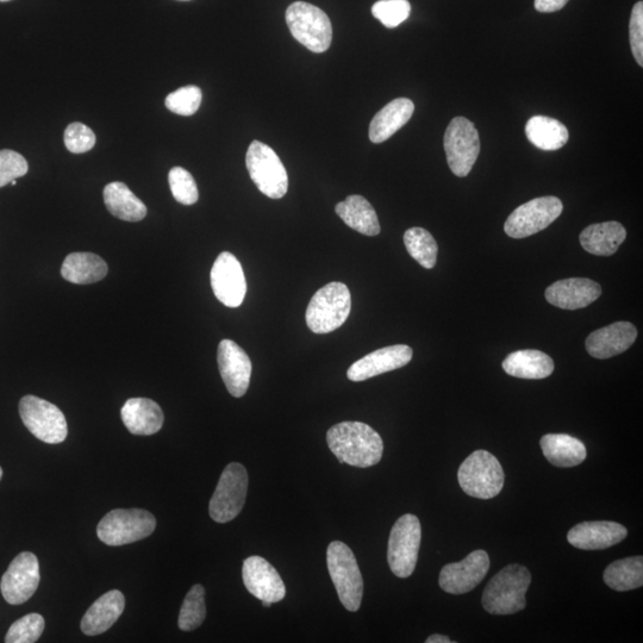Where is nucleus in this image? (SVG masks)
I'll return each instance as SVG.
<instances>
[{
	"label": "nucleus",
	"instance_id": "nucleus-1",
	"mask_svg": "<svg viewBox=\"0 0 643 643\" xmlns=\"http://www.w3.org/2000/svg\"><path fill=\"white\" fill-rule=\"evenodd\" d=\"M327 442L341 464L367 468L380 463L384 442L376 430L362 422H341L327 433Z\"/></svg>",
	"mask_w": 643,
	"mask_h": 643
},
{
	"label": "nucleus",
	"instance_id": "nucleus-2",
	"mask_svg": "<svg viewBox=\"0 0 643 643\" xmlns=\"http://www.w3.org/2000/svg\"><path fill=\"white\" fill-rule=\"evenodd\" d=\"M532 583L527 567L511 564L486 585L482 603L491 615H513L527 607L526 595Z\"/></svg>",
	"mask_w": 643,
	"mask_h": 643
},
{
	"label": "nucleus",
	"instance_id": "nucleus-3",
	"mask_svg": "<svg viewBox=\"0 0 643 643\" xmlns=\"http://www.w3.org/2000/svg\"><path fill=\"white\" fill-rule=\"evenodd\" d=\"M352 310V296L342 283H329L311 298L305 321L312 333L328 334L339 329Z\"/></svg>",
	"mask_w": 643,
	"mask_h": 643
},
{
	"label": "nucleus",
	"instance_id": "nucleus-4",
	"mask_svg": "<svg viewBox=\"0 0 643 643\" xmlns=\"http://www.w3.org/2000/svg\"><path fill=\"white\" fill-rule=\"evenodd\" d=\"M327 565L343 607L355 613L360 609L364 595V580L357 558L346 543L334 541L328 547Z\"/></svg>",
	"mask_w": 643,
	"mask_h": 643
},
{
	"label": "nucleus",
	"instance_id": "nucleus-5",
	"mask_svg": "<svg viewBox=\"0 0 643 643\" xmlns=\"http://www.w3.org/2000/svg\"><path fill=\"white\" fill-rule=\"evenodd\" d=\"M286 23L292 36L312 53L327 52L332 45V22L326 12L315 5L291 4L286 10Z\"/></svg>",
	"mask_w": 643,
	"mask_h": 643
},
{
	"label": "nucleus",
	"instance_id": "nucleus-6",
	"mask_svg": "<svg viewBox=\"0 0 643 643\" xmlns=\"http://www.w3.org/2000/svg\"><path fill=\"white\" fill-rule=\"evenodd\" d=\"M458 479L467 496L491 499L503 489L504 471L495 455L488 451H476L461 464Z\"/></svg>",
	"mask_w": 643,
	"mask_h": 643
},
{
	"label": "nucleus",
	"instance_id": "nucleus-7",
	"mask_svg": "<svg viewBox=\"0 0 643 643\" xmlns=\"http://www.w3.org/2000/svg\"><path fill=\"white\" fill-rule=\"evenodd\" d=\"M156 520L142 509H116L99 522L97 535L105 545L124 546L148 538L154 533Z\"/></svg>",
	"mask_w": 643,
	"mask_h": 643
},
{
	"label": "nucleus",
	"instance_id": "nucleus-8",
	"mask_svg": "<svg viewBox=\"0 0 643 643\" xmlns=\"http://www.w3.org/2000/svg\"><path fill=\"white\" fill-rule=\"evenodd\" d=\"M246 165L253 183L272 199L283 198L289 190V177L282 160L270 146L253 141L248 148Z\"/></svg>",
	"mask_w": 643,
	"mask_h": 643
},
{
	"label": "nucleus",
	"instance_id": "nucleus-9",
	"mask_svg": "<svg viewBox=\"0 0 643 643\" xmlns=\"http://www.w3.org/2000/svg\"><path fill=\"white\" fill-rule=\"evenodd\" d=\"M421 539V523L415 515H404L393 526L387 548V561L396 577L408 578L414 573Z\"/></svg>",
	"mask_w": 643,
	"mask_h": 643
},
{
	"label": "nucleus",
	"instance_id": "nucleus-10",
	"mask_svg": "<svg viewBox=\"0 0 643 643\" xmlns=\"http://www.w3.org/2000/svg\"><path fill=\"white\" fill-rule=\"evenodd\" d=\"M248 490L246 467L229 464L222 473L209 505V514L217 523L233 521L245 507Z\"/></svg>",
	"mask_w": 643,
	"mask_h": 643
},
{
	"label": "nucleus",
	"instance_id": "nucleus-11",
	"mask_svg": "<svg viewBox=\"0 0 643 643\" xmlns=\"http://www.w3.org/2000/svg\"><path fill=\"white\" fill-rule=\"evenodd\" d=\"M20 415L31 434L49 445H58L67 438L65 415L56 405L45 399L26 396L20 402Z\"/></svg>",
	"mask_w": 643,
	"mask_h": 643
},
{
	"label": "nucleus",
	"instance_id": "nucleus-12",
	"mask_svg": "<svg viewBox=\"0 0 643 643\" xmlns=\"http://www.w3.org/2000/svg\"><path fill=\"white\" fill-rule=\"evenodd\" d=\"M563 210V202L557 197L535 198L518 206L505 222L504 232L513 239H526L551 226Z\"/></svg>",
	"mask_w": 643,
	"mask_h": 643
},
{
	"label": "nucleus",
	"instance_id": "nucleus-13",
	"mask_svg": "<svg viewBox=\"0 0 643 643\" xmlns=\"http://www.w3.org/2000/svg\"><path fill=\"white\" fill-rule=\"evenodd\" d=\"M445 151L449 168L459 178L467 177L480 153L476 126L465 117H455L447 127Z\"/></svg>",
	"mask_w": 643,
	"mask_h": 643
},
{
	"label": "nucleus",
	"instance_id": "nucleus-14",
	"mask_svg": "<svg viewBox=\"0 0 643 643\" xmlns=\"http://www.w3.org/2000/svg\"><path fill=\"white\" fill-rule=\"evenodd\" d=\"M40 580V564L36 555L23 552L12 560L8 571L4 573L0 582V591L6 602L11 605H20L28 602L35 595Z\"/></svg>",
	"mask_w": 643,
	"mask_h": 643
},
{
	"label": "nucleus",
	"instance_id": "nucleus-15",
	"mask_svg": "<svg viewBox=\"0 0 643 643\" xmlns=\"http://www.w3.org/2000/svg\"><path fill=\"white\" fill-rule=\"evenodd\" d=\"M211 287L218 301L228 308H239L245 301L247 283L240 261L235 255L223 252L212 266Z\"/></svg>",
	"mask_w": 643,
	"mask_h": 643
},
{
	"label": "nucleus",
	"instance_id": "nucleus-16",
	"mask_svg": "<svg viewBox=\"0 0 643 643\" xmlns=\"http://www.w3.org/2000/svg\"><path fill=\"white\" fill-rule=\"evenodd\" d=\"M490 570L488 553L479 549L459 563L449 564L442 568L439 583L441 589L451 595H464L471 592L483 582Z\"/></svg>",
	"mask_w": 643,
	"mask_h": 643
},
{
	"label": "nucleus",
	"instance_id": "nucleus-17",
	"mask_svg": "<svg viewBox=\"0 0 643 643\" xmlns=\"http://www.w3.org/2000/svg\"><path fill=\"white\" fill-rule=\"evenodd\" d=\"M217 361L230 395L245 396L252 377V361L248 354L234 341L223 340L218 346Z\"/></svg>",
	"mask_w": 643,
	"mask_h": 643
},
{
	"label": "nucleus",
	"instance_id": "nucleus-18",
	"mask_svg": "<svg viewBox=\"0 0 643 643\" xmlns=\"http://www.w3.org/2000/svg\"><path fill=\"white\" fill-rule=\"evenodd\" d=\"M243 583L249 593L260 601L278 603L286 596L282 577L267 560L261 557H249L243 563Z\"/></svg>",
	"mask_w": 643,
	"mask_h": 643
},
{
	"label": "nucleus",
	"instance_id": "nucleus-19",
	"mask_svg": "<svg viewBox=\"0 0 643 643\" xmlns=\"http://www.w3.org/2000/svg\"><path fill=\"white\" fill-rule=\"evenodd\" d=\"M412 348L407 345H395L380 348L367 354L349 367L348 379L352 382H365L367 379L380 376L407 366L412 359Z\"/></svg>",
	"mask_w": 643,
	"mask_h": 643
},
{
	"label": "nucleus",
	"instance_id": "nucleus-20",
	"mask_svg": "<svg viewBox=\"0 0 643 643\" xmlns=\"http://www.w3.org/2000/svg\"><path fill=\"white\" fill-rule=\"evenodd\" d=\"M602 295V287L591 279L570 278L547 287L545 297L549 304L565 310L589 307Z\"/></svg>",
	"mask_w": 643,
	"mask_h": 643
},
{
	"label": "nucleus",
	"instance_id": "nucleus-21",
	"mask_svg": "<svg viewBox=\"0 0 643 643\" xmlns=\"http://www.w3.org/2000/svg\"><path fill=\"white\" fill-rule=\"evenodd\" d=\"M638 339V329L630 322H616L596 330L586 339V351L596 359H609L622 354Z\"/></svg>",
	"mask_w": 643,
	"mask_h": 643
},
{
	"label": "nucleus",
	"instance_id": "nucleus-22",
	"mask_svg": "<svg viewBox=\"0 0 643 643\" xmlns=\"http://www.w3.org/2000/svg\"><path fill=\"white\" fill-rule=\"evenodd\" d=\"M628 530L622 524L609 521L583 522L567 534L573 547L584 551H602L627 538Z\"/></svg>",
	"mask_w": 643,
	"mask_h": 643
},
{
	"label": "nucleus",
	"instance_id": "nucleus-23",
	"mask_svg": "<svg viewBox=\"0 0 643 643\" xmlns=\"http://www.w3.org/2000/svg\"><path fill=\"white\" fill-rule=\"evenodd\" d=\"M126 608V598L121 591L111 590L98 598L81 620L80 627L85 635H101L117 622Z\"/></svg>",
	"mask_w": 643,
	"mask_h": 643
},
{
	"label": "nucleus",
	"instance_id": "nucleus-24",
	"mask_svg": "<svg viewBox=\"0 0 643 643\" xmlns=\"http://www.w3.org/2000/svg\"><path fill=\"white\" fill-rule=\"evenodd\" d=\"M122 421L134 435L148 436L160 432L165 416L158 403L148 398H131L123 405Z\"/></svg>",
	"mask_w": 643,
	"mask_h": 643
},
{
	"label": "nucleus",
	"instance_id": "nucleus-25",
	"mask_svg": "<svg viewBox=\"0 0 643 643\" xmlns=\"http://www.w3.org/2000/svg\"><path fill=\"white\" fill-rule=\"evenodd\" d=\"M415 105L408 98H397L384 106L370 124V140L382 143L389 140L397 131L410 121Z\"/></svg>",
	"mask_w": 643,
	"mask_h": 643
},
{
	"label": "nucleus",
	"instance_id": "nucleus-26",
	"mask_svg": "<svg viewBox=\"0 0 643 643\" xmlns=\"http://www.w3.org/2000/svg\"><path fill=\"white\" fill-rule=\"evenodd\" d=\"M627 237V230L618 222L591 224L579 236L586 252L597 257L614 255Z\"/></svg>",
	"mask_w": 643,
	"mask_h": 643
},
{
	"label": "nucleus",
	"instance_id": "nucleus-27",
	"mask_svg": "<svg viewBox=\"0 0 643 643\" xmlns=\"http://www.w3.org/2000/svg\"><path fill=\"white\" fill-rule=\"evenodd\" d=\"M503 370L515 378L545 379L552 376L554 361L546 353L536 349H524L509 354L503 361Z\"/></svg>",
	"mask_w": 643,
	"mask_h": 643
},
{
	"label": "nucleus",
	"instance_id": "nucleus-28",
	"mask_svg": "<svg viewBox=\"0 0 643 643\" xmlns=\"http://www.w3.org/2000/svg\"><path fill=\"white\" fill-rule=\"evenodd\" d=\"M543 455L553 466L570 468L584 463V443L567 434H547L540 441Z\"/></svg>",
	"mask_w": 643,
	"mask_h": 643
},
{
	"label": "nucleus",
	"instance_id": "nucleus-29",
	"mask_svg": "<svg viewBox=\"0 0 643 643\" xmlns=\"http://www.w3.org/2000/svg\"><path fill=\"white\" fill-rule=\"evenodd\" d=\"M335 211L349 228L357 230L358 233L366 236L380 234L377 212L366 198L358 195L349 196L345 202L335 206Z\"/></svg>",
	"mask_w": 643,
	"mask_h": 643
},
{
	"label": "nucleus",
	"instance_id": "nucleus-30",
	"mask_svg": "<svg viewBox=\"0 0 643 643\" xmlns=\"http://www.w3.org/2000/svg\"><path fill=\"white\" fill-rule=\"evenodd\" d=\"M108 271L106 262L93 253H72L61 267L62 278L77 285L101 282Z\"/></svg>",
	"mask_w": 643,
	"mask_h": 643
},
{
	"label": "nucleus",
	"instance_id": "nucleus-31",
	"mask_svg": "<svg viewBox=\"0 0 643 643\" xmlns=\"http://www.w3.org/2000/svg\"><path fill=\"white\" fill-rule=\"evenodd\" d=\"M104 203L110 214L122 221L140 222L147 215V206L120 181L105 186Z\"/></svg>",
	"mask_w": 643,
	"mask_h": 643
},
{
	"label": "nucleus",
	"instance_id": "nucleus-32",
	"mask_svg": "<svg viewBox=\"0 0 643 643\" xmlns=\"http://www.w3.org/2000/svg\"><path fill=\"white\" fill-rule=\"evenodd\" d=\"M526 135L528 140L542 151H558L570 139L563 123L546 116L530 118L526 126Z\"/></svg>",
	"mask_w": 643,
	"mask_h": 643
},
{
	"label": "nucleus",
	"instance_id": "nucleus-33",
	"mask_svg": "<svg viewBox=\"0 0 643 643\" xmlns=\"http://www.w3.org/2000/svg\"><path fill=\"white\" fill-rule=\"evenodd\" d=\"M604 583L620 592L632 591L643 585V558L617 560L604 571Z\"/></svg>",
	"mask_w": 643,
	"mask_h": 643
},
{
	"label": "nucleus",
	"instance_id": "nucleus-34",
	"mask_svg": "<svg viewBox=\"0 0 643 643\" xmlns=\"http://www.w3.org/2000/svg\"><path fill=\"white\" fill-rule=\"evenodd\" d=\"M404 245L412 259L427 270L438 261L439 247L432 234L423 228H411L404 234Z\"/></svg>",
	"mask_w": 643,
	"mask_h": 643
},
{
	"label": "nucleus",
	"instance_id": "nucleus-35",
	"mask_svg": "<svg viewBox=\"0 0 643 643\" xmlns=\"http://www.w3.org/2000/svg\"><path fill=\"white\" fill-rule=\"evenodd\" d=\"M205 616V590L202 585H193L181 605L178 626L184 632H191L202 626Z\"/></svg>",
	"mask_w": 643,
	"mask_h": 643
},
{
	"label": "nucleus",
	"instance_id": "nucleus-36",
	"mask_svg": "<svg viewBox=\"0 0 643 643\" xmlns=\"http://www.w3.org/2000/svg\"><path fill=\"white\" fill-rule=\"evenodd\" d=\"M45 630V618L40 614H29L16 621L5 636L6 643H34Z\"/></svg>",
	"mask_w": 643,
	"mask_h": 643
},
{
	"label": "nucleus",
	"instance_id": "nucleus-37",
	"mask_svg": "<svg viewBox=\"0 0 643 643\" xmlns=\"http://www.w3.org/2000/svg\"><path fill=\"white\" fill-rule=\"evenodd\" d=\"M174 199L183 205H193L198 202L199 193L195 179L192 174L183 167H173L168 174Z\"/></svg>",
	"mask_w": 643,
	"mask_h": 643
},
{
	"label": "nucleus",
	"instance_id": "nucleus-38",
	"mask_svg": "<svg viewBox=\"0 0 643 643\" xmlns=\"http://www.w3.org/2000/svg\"><path fill=\"white\" fill-rule=\"evenodd\" d=\"M202 90L197 86L181 87L166 98V108L180 116L195 115L202 104Z\"/></svg>",
	"mask_w": 643,
	"mask_h": 643
},
{
	"label": "nucleus",
	"instance_id": "nucleus-39",
	"mask_svg": "<svg viewBox=\"0 0 643 643\" xmlns=\"http://www.w3.org/2000/svg\"><path fill=\"white\" fill-rule=\"evenodd\" d=\"M411 12L408 0H379L372 6V15L386 28H397L407 21Z\"/></svg>",
	"mask_w": 643,
	"mask_h": 643
},
{
	"label": "nucleus",
	"instance_id": "nucleus-40",
	"mask_svg": "<svg viewBox=\"0 0 643 643\" xmlns=\"http://www.w3.org/2000/svg\"><path fill=\"white\" fill-rule=\"evenodd\" d=\"M29 166L23 155L10 149L0 151V189L12 180L26 176Z\"/></svg>",
	"mask_w": 643,
	"mask_h": 643
},
{
	"label": "nucleus",
	"instance_id": "nucleus-41",
	"mask_svg": "<svg viewBox=\"0 0 643 643\" xmlns=\"http://www.w3.org/2000/svg\"><path fill=\"white\" fill-rule=\"evenodd\" d=\"M65 146L73 154L91 151L96 145V135L83 123H72L67 127L64 136Z\"/></svg>",
	"mask_w": 643,
	"mask_h": 643
},
{
	"label": "nucleus",
	"instance_id": "nucleus-42",
	"mask_svg": "<svg viewBox=\"0 0 643 643\" xmlns=\"http://www.w3.org/2000/svg\"><path fill=\"white\" fill-rule=\"evenodd\" d=\"M630 47L636 62L643 66V3L638 2L634 5L632 17L629 24Z\"/></svg>",
	"mask_w": 643,
	"mask_h": 643
},
{
	"label": "nucleus",
	"instance_id": "nucleus-43",
	"mask_svg": "<svg viewBox=\"0 0 643 643\" xmlns=\"http://www.w3.org/2000/svg\"><path fill=\"white\" fill-rule=\"evenodd\" d=\"M570 0H535V9L543 14L564 9Z\"/></svg>",
	"mask_w": 643,
	"mask_h": 643
},
{
	"label": "nucleus",
	"instance_id": "nucleus-44",
	"mask_svg": "<svg viewBox=\"0 0 643 643\" xmlns=\"http://www.w3.org/2000/svg\"><path fill=\"white\" fill-rule=\"evenodd\" d=\"M427 643H452V640H449L448 636L435 634L429 636L426 640Z\"/></svg>",
	"mask_w": 643,
	"mask_h": 643
},
{
	"label": "nucleus",
	"instance_id": "nucleus-45",
	"mask_svg": "<svg viewBox=\"0 0 643 643\" xmlns=\"http://www.w3.org/2000/svg\"><path fill=\"white\" fill-rule=\"evenodd\" d=\"M262 605H264V607H266V608H270V607H271V605H272V603H271V602H267V601H262Z\"/></svg>",
	"mask_w": 643,
	"mask_h": 643
},
{
	"label": "nucleus",
	"instance_id": "nucleus-46",
	"mask_svg": "<svg viewBox=\"0 0 643 643\" xmlns=\"http://www.w3.org/2000/svg\"><path fill=\"white\" fill-rule=\"evenodd\" d=\"M2 478H3V470H2V467H0V480H2Z\"/></svg>",
	"mask_w": 643,
	"mask_h": 643
},
{
	"label": "nucleus",
	"instance_id": "nucleus-47",
	"mask_svg": "<svg viewBox=\"0 0 643 643\" xmlns=\"http://www.w3.org/2000/svg\"><path fill=\"white\" fill-rule=\"evenodd\" d=\"M10 184L14 186L17 185V180H12Z\"/></svg>",
	"mask_w": 643,
	"mask_h": 643
},
{
	"label": "nucleus",
	"instance_id": "nucleus-48",
	"mask_svg": "<svg viewBox=\"0 0 643 643\" xmlns=\"http://www.w3.org/2000/svg\"><path fill=\"white\" fill-rule=\"evenodd\" d=\"M10 2V0H0V3Z\"/></svg>",
	"mask_w": 643,
	"mask_h": 643
},
{
	"label": "nucleus",
	"instance_id": "nucleus-49",
	"mask_svg": "<svg viewBox=\"0 0 643 643\" xmlns=\"http://www.w3.org/2000/svg\"><path fill=\"white\" fill-rule=\"evenodd\" d=\"M181 2H189V0H181Z\"/></svg>",
	"mask_w": 643,
	"mask_h": 643
}]
</instances>
